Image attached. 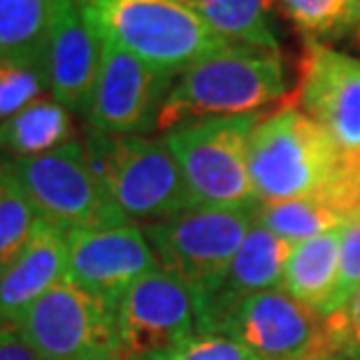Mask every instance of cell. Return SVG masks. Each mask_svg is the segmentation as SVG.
Wrapping results in <instances>:
<instances>
[{
    "label": "cell",
    "instance_id": "cell-13",
    "mask_svg": "<svg viewBox=\"0 0 360 360\" xmlns=\"http://www.w3.org/2000/svg\"><path fill=\"white\" fill-rule=\"evenodd\" d=\"M297 103L344 154L360 151V58L307 42Z\"/></svg>",
    "mask_w": 360,
    "mask_h": 360
},
{
    "label": "cell",
    "instance_id": "cell-7",
    "mask_svg": "<svg viewBox=\"0 0 360 360\" xmlns=\"http://www.w3.org/2000/svg\"><path fill=\"white\" fill-rule=\"evenodd\" d=\"M10 163L37 217L63 233L128 221L110 200L77 140L44 156Z\"/></svg>",
    "mask_w": 360,
    "mask_h": 360
},
{
    "label": "cell",
    "instance_id": "cell-20",
    "mask_svg": "<svg viewBox=\"0 0 360 360\" xmlns=\"http://www.w3.org/2000/svg\"><path fill=\"white\" fill-rule=\"evenodd\" d=\"M256 226L274 233L290 244H300L311 237L326 235L337 228H347V219L333 210L323 198L307 195L297 200L258 205Z\"/></svg>",
    "mask_w": 360,
    "mask_h": 360
},
{
    "label": "cell",
    "instance_id": "cell-27",
    "mask_svg": "<svg viewBox=\"0 0 360 360\" xmlns=\"http://www.w3.org/2000/svg\"><path fill=\"white\" fill-rule=\"evenodd\" d=\"M330 351L347 360H360V288L347 307L326 319Z\"/></svg>",
    "mask_w": 360,
    "mask_h": 360
},
{
    "label": "cell",
    "instance_id": "cell-29",
    "mask_svg": "<svg viewBox=\"0 0 360 360\" xmlns=\"http://www.w3.org/2000/svg\"><path fill=\"white\" fill-rule=\"evenodd\" d=\"M351 37H354V42L360 47V0H358V19H356V28H354V35H351Z\"/></svg>",
    "mask_w": 360,
    "mask_h": 360
},
{
    "label": "cell",
    "instance_id": "cell-4",
    "mask_svg": "<svg viewBox=\"0 0 360 360\" xmlns=\"http://www.w3.org/2000/svg\"><path fill=\"white\" fill-rule=\"evenodd\" d=\"M344 151L297 107L260 117L249 142V174L260 205L321 193L342 163Z\"/></svg>",
    "mask_w": 360,
    "mask_h": 360
},
{
    "label": "cell",
    "instance_id": "cell-28",
    "mask_svg": "<svg viewBox=\"0 0 360 360\" xmlns=\"http://www.w3.org/2000/svg\"><path fill=\"white\" fill-rule=\"evenodd\" d=\"M0 360H44L26 342L17 323L0 328Z\"/></svg>",
    "mask_w": 360,
    "mask_h": 360
},
{
    "label": "cell",
    "instance_id": "cell-25",
    "mask_svg": "<svg viewBox=\"0 0 360 360\" xmlns=\"http://www.w3.org/2000/svg\"><path fill=\"white\" fill-rule=\"evenodd\" d=\"M163 360H260L240 340L221 333L195 335Z\"/></svg>",
    "mask_w": 360,
    "mask_h": 360
},
{
    "label": "cell",
    "instance_id": "cell-32",
    "mask_svg": "<svg viewBox=\"0 0 360 360\" xmlns=\"http://www.w3.org/2000/svg\"><path fill=\"white\" fill-rule=\"evenodd\" d=\"M79 5H91V3H96V0H77Z\"/></svg>",
    "mask_w": 360,
    "mask_h": 360
},
{
    "label": "cell",
    "instance_id": "cell-15",
    "mask_svg": "<svg viewBox=\"0 0 360 360\" xmlns=\"http://www.w3.org/2000/svg\"><path fill=\"white\" fill-rule=\"evenodd\" d=\"M293 247L265 228L254 226L228 267L226 279L202 309L200 335L217 333L219 323L237 304L256 293L283 288V272Z\"/></svg>",
    "mask_w": 360,
    "mask_h": 360
},
{
    "label": "cell",
    "instance_id": "cell-1",
    "mask_svg": "<svg viewBox=\"0 0 360 360\" xmlns=\"http://www.w3.org/2000/svg\"><path fill=\"white\" fill-rule=\"evenodd\" d=\"M286 94V75L279 51L228 44L179 75L160 107L156 133L184 124L256 114Z\"/></svg>",
    "mask_w": 360,
    "mask_h": 360
},
{
    "label": "cell",
    "instance_id": "cell-22",
    "mask_svg": "<svg viewBox=\"0 0 360 360\" xmlns=\"http://www.w3.org/2000/svg\"><path fill=\"white\" fill-rule=\"evenodd\" d=\"M37 217L10 160L0 165V274L26 249L35 233Z\"/></svg>",
    "mask_w": 360,
    "mask_h": 360
},
{
    "label": "cell",
    "instance_id": "cell-8",
    "mask_svg": "<svg viewBox=\"0 0 360 360\" xmlns=\"http://www.w3.org/2000/svg\"><path fill=\"white\" fill-rule=\"evenodd\" d=\"M17 326L44 360H124L117 307L65 279L44 293Z\"/></svg>",
    "mask_w": 360,
    "mask_h": 360
},
{
    "label": "cell",
    "instance_id": "cell-11",
    "mask_svg": "<svg viewBox=\"0 0 360 360\" xmlns=\"http://www.w3.org/2000/svg\"><path fill=\"white\" fill-rule=\"evenodd\" d=\"M103 42L101 72L86 112L91 130L105 135L151 133L174 86V75L156 70L110 40Z\"/></svg>",
    "mask_w": 360,
    "mask_h": 360
},
{
    "label": "cell",
    "instance_id": "cell-33",
    "mask_svg": "<svg viewBox=\"0 0 360 360\" xmlns=\"http://www.w3.org/2000/svg\"><path fill=\"white\" fill-rule=\"evenodd\" d=\"M0 165H3V160H0Z\"/></svg>",
    "mask_w": 360,
    "mask_h": 360
},
{
    "label": "cell",
    "instance_id": "cell-6",
    "mask_svg": "<svg viewBox=\"0 0 360 360\" xmlns=\"http://www.w3.org/2000/svg\"><path fill=\"white\" fill-rule=\"evenodd\" d=\"M258 207H195L144 228L158 265L195 290L202 309L226 279L244 237L256 226Z\"/></svg>",
    "mask_w": 360,
    "mask_h": 360
},
{
    "label": "cell",
    "instance_id": "cell-12",
    "mask_svg": "<svg viewBox=\"0 0 360 360\" xmlns=\"http://www.w3.org/2000/svg\"><path fill=\"white\" fill-rule=\"evenodd\" d=\"M158 267L147 235L133 221L68 233L65 281L114 307L135 281Z\"/></svg>",
    "mask_w": 360,
    "mask_h": 360
},
{
    "label": "cell",
    "instance_id": "cell-18",
    "mask_svg": "<svg viewBox=\"0 0 360 360\" xmlns=\"http://www.w3.org/2000/svg\"><path fill=\"white\" fill-rule=\"evenodd\" d=\"M72 117L51 96L37 98L21 112L0 124V154L5 160L44 156L72 142Z\"/></svg>",
    "mask_w": 360,
    "mask_h": 360
},
{
    "label": "cell",
    "instance_id": "cell-17",
    "mask_svg": "<svg viewBox=\"0 0 360 360\" xmlns=\"http://www.w3.org/2000/svg\"><path fill=\"white\" fill-rule=\"evenodd\" d=\"M342 235L344 228H337L295 244L283 272V290L323 319L330 314L340 277Z\"/></svg>",
    "mask_w": 360,
    "mask_h": 360
},
{
    "label": "cell",
    "instance_id": "cell-23",
    "mask_svg": "<svg viewBox=\"0 0 360 360\" xmlns=\"http://www.w3.org/2000/svg\"><path fill=\"white\" fill-rule=\"evenodd\" d=\"M307 42H333L354 35L358 0H277Z\"/></svg>",
    "mask_w": 360,
    "mask_h": 360
},
{
    "label": "cell",
    "instance_id": "cell-19",
    "mask_svg": "<svg viewBox=\"0 0 360 360\" xmlns=\"http://www.w3.org/2000/svg\"><path fill=\"white\" fill-rule=\"evenodd\" d=\"M195 10L231 44L279 51L270 24V0H198Z\"/></svg>",
    "mask_w": 360,
    "mask_h": 360
},
{
    "label": "cell",
    "instance_id": "cell-16",
    "mask_svg": "<svg viewBox=\"0 0 360 360\" xmlns=\"http://www.w3.org/2000/svg\"><path fill=\"white\" fill-rule=\"evenodd\" d=\"M65 270L68 233L40 219L26 249L0 274V328L17 323L44 293L65 279Z\"/></svg>",
    "mask_w": 360,
    "mask_h": 360
},
{
    "label": "cell",
    "instance_id": "cell-14",
    "mask_svg": "<svg viewBox=\"0 0 360 360\" xmlns=\"http://www.w3.org/2000/svg\"><path fill=\"white\" fill-rule=\"evenodd\" d=\"M103 35L77 0H56L44 44L49 96L70 112H89L103 63Z\"/></svg>",
    "mask_w": 360,
    "mask_h": 360
},
{
    "label": "cell",
    "instance_id": "cell-21",
    "mask_svg": "<svg viewBox=\"0 0 360 360\" xmlns=\"http://www.w3.org/2000/svg\"><path fill=\"white\" fill-rule=\"evenodd\" d=\"M47 91L44 49H0V124Z\"/></svg>",
    "mask_w": 360,
    "mask_h": 360
},
{
    "label": "cell",
    "instance_id": "cell-10",
    "mask_svg": "<svg viewBox=\"0 0 360 360\" xmlns=\"http://www.w3.org/2000/svg\"><path fill=\"white\" fill-rule=\"evenodd\" d=\"M217 333L240 340L260 360H321L333 354L326 319L283 288L242 300L221 321Z\"/></svg>",
    "mask_w": 360,
    "mask_h": 360
},
{
    "label": "cell",
    "instance_id": "cell-31",
    "mask_svg": "<svg viewBox=\"0 0 360 360\" xmlns=\"http://www.w3.org/2000/svg\"><path fill=\"white\" fill-rule=\"evenodd\" d=\"M179 3H186V5H191V7H195V5H198V0H179Z\"/></svg>",
    "mask_w": 360,
    "mask_h": 360
},
{
    "label": "cell",
    "instance_id": "cell-5",
    "mask_svg": "<svg viewBox=\"0 0 360 360\" xmlns=\"http://www.w3.org/2000/svg\"><path fill=\"white\" fill-rule=\"evenodd\" d=\"M260 114L214 117L165 133L195 207H258L249 174V142Z\"/></svg>",
    "mask_w": 360,
    "mask_h": 360
},
{
    "label": "cell",
    "instance_id": "cell-9",
    "mask_svg": "<svg viewBox=\"0 0 360 360\" xmlns=\"http://www.w3.org/2000/svg\"><path fill=\"white\" fill-rule=\"evenodd\" d=\"M117 328L124 360H163L200 335V300L158 267L119 297Z\"/></svg>",
    "mask_w": 360,
    "mask_h": 360
},
{
    "label": "cell",
    "instance_id": "cell-3",
    "mask_svg": "<svg viewBox=\"0 0 360 360\" xmlns=\"http://www.w3.org/2000/svg\"><path fill=\"white\" fill-rule=\"evenodd\" d=\"M84 7L103 40L170 75H181L231 44L195 7L179 0H96Z\"/></svg>",
    "mask_w": 360,
    "mask_h": 360
},
{
    "label": "cell",
    "instance_id": "cell-30",
    "mask_svg": "<svg viewBox=\"0 0 360 360\" xmlns=\"http://www.w3.org/2000/svg\"><path fill=\"white\" fill-rule=\"evenodd\" d=\"M321 360H347V358H342V356H337V354H328V356H323Z\"/></svg>",
    "mask_w": 360,
    "mask_h": 360
},
{
    "label": "cell",
    "instance_id": "cell-2",
    "mask_svg": "<svg viewBox=\"0 0 360 360\" xmlns=\"http://www.w3.org/2000/svg\"><path fill=\"white\" fill-rule=\"evenodd\" d=\"M84 154L110 200L128 221L156 224L195 210L181 167L165 140L91 130L84 140Z\"/></svg>",
    "mask_w": 360,
    "mask_h": 360
},
{
    "label": "cell",
    "instance_id": "cell-24",
    "mask_svg": "<svg viewBox=\"0 0 360 360\" xmlns=\"http://www.w3.org/2000/svg\"><path fill=\"white\" fill-rule=\"evenodd\" d=\"M56 0H0V49H44Z\"/></svg>",
    "mask_w": 360,
    "mask_h": 360
},
{
    "label": "cell",
    "instance_id": "cell-26",
    "mask_svg": "<svg viewBox=\"0 0 360 360\" xmlns=\"http://www.w3.org/2000/svg\"><path fill=\"white\" fill-rule=\"evenodd\" d=\"M358 288H360V221H354V224H349L344 228V235H342L340 277H337L330 314L347 307L351 297L358 293ZM330 314H328V316H330Z\"/></svg>",
    "mask_w": 360,
    "mask_h": 360
}]
</instances>
